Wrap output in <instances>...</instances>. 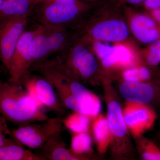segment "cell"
<instances>
[{"instance_id":"obj_29","label":"cell","mask_w":160,"mask_h":160,"mask_svg":"<svg viewBox=\"0 0 160 160\" xmlns=\"http://www.w3.org/2000/svg\"><path fill=\"white\" fill-rule=\"evenodd\" d=\"M156 139V141H157L160 144V130L157 133Z\"/></svg>"},{"instance_id":"obj_15","label":"cell","mask_w":160,"mask_h":160,"mask_svg":"<svg viewBox=\"0 0 160 160\" xmlns=\"http://www.w3.org/2000/svg\"><path fill=\"white\" fill-rule=\"evenodd\" d=\"M46 27L49 56L59 54L65 51L76 35V32L72 29Z\"/></svg>"},{"instance_id":"obj_1","label":"cell","mask_w":160,"mask_h":160,"mask_svg":"<svg viewBox=\"0 0 160 160\" xmlns=\"http://www.w3.org/2000/svg\"><path fill=\"white\" fill-rule=\"evenodd\" d=\"M31 72L42 76L54 87L64 108L91 118L100 114L101 100L76 78L55 58L44 60L32 67Z\"/></svg>"},{"instance_id":"obj_14","label":"cell","mask_w":160,"mask_h":160,"mask_svg":"<svg viewBox=\"0 0 160 160\" xmlns=\"http://www.w3.org/2000/svg\"><path fill=\"white\" fill-rule=\"evenodd\" d=\"M58 132L51 137L41 148L38 155L46 160H84L73 154Z\"/></svg>"},{"instance_id":"obj_26","label":"cell","mask_w":160,"mask_h":160,"mask_svg":"<svg viewBox=\"0 0 160 160\" xmlns=\"http://www.w3.org/2000/svg\"><path fill=\"white\" fill-rule=\"evenodd\" d=\"M148 13L153 18L160 26V9L148 12Z\"/></svg>"},{"instance_id":"obj_9","label":"cell","mask_w":160,"mask_h":160,"mask_svg":"<svg viewBox=\"0 0 160 160\" xmlns=\"http://www.w3.org/2000/svg\"><path fill=\"white\" fill-rule=\"evenodd\" d=\"M119 92L126 102L149 106L160 114V81L129 82L121 81Z\"/></svg>"},{"instance_id":"obj_12","label":"cell","mask_w":160,"mask_h":160,"mask_svg":"<svg viewBox=\"0 0 160 160\" xmlns=\"http://www.w3.org/2000/svg\"><path fill=\"white\" fill-rule=\"evenodd\" d=\"M122 111L128 130L134 139L151 129L158 118L157 113L152 108L132 102H126Z\"/></svg>"},{"instance_id":"obj_11","label":"cell","mask_w":160,"mask_h":160,"mask_svg":"<svg viewBox=\"0 0 160 160\" xmlns=\"http://www.w3.org/2000/svg\"><path fill=\"white\" fill-rule=\"evenodd\" d=\"M124 9L132 36L135 39L149 45L160 39V26L148 12H139L126 5Z\"/></svg>"},{"instance_id":"obj_6","label":"cell","mask_w":160,"mask_h":160,"mask_svg":"<svg viewBox=\"0 0 160 160\" xmlns=\"http://www.w3.org/2000/svg\"><path fill=\"white\" fill-rule=\"evenodd\" d=\"M105 101L107 106V118L111 136L109 149L112 158L117 160L134 158L136 149L132 142L130 132L123 116L116 93L110 84L105 82Z\"/></svg>"},{"instance_id":"obj_23","label":"cell","mask_w":160,"mask_h":160,"mask_svg":"<svg viewBox=\"0 0 160 160\" xmlns=\"http://www.w3.org/2000/svg\"><path fill=\"white\" fill-rule=\"evenodd\" d=\"M143 63L149 67L158 66L160 63V39L149 44L145 49L139 50Z\"/></svg>"},{"instance_id":"obj_22","label":"cell","mask_w":160,"mask_h":160,"mask_svg":"<svg viewBox=\"0 0 160 160\" xmlns=\"http://www.w3.org/2000/svg\"><path fill=\"white\" fill-rule=\"evenodd\" d=\"M136 149L144 160H160V146L154 141L143 136L135 138Z\"/></svg>"},{"instance_id":"obj_19","label":"cell","mask_w":160,"mask_h":160,"mask_svg":"<svg viewBox=\"0 0 160 160\" xmlns=\"http://www.w3.org/2000/svg\"><path fill=\"white\" fill-rule=\"evenodd\" d=\"M0 160H46L35 154L12 138L0 148Z\"/></svg>"},{"instance_id":"obj_28","label":"cell","mask_w":160,"mask_h":160,"mask_svg":"<svg viewBox=\"0 0 160 160\" xmlns=\"http://www.w3.org/2000/svg\"><path fill=\"white\" fill-rule=\"evenodd\" d=\"M43 1H44V0H36V2L37 3V5L38 4H39V3L41 2H42ZM82 1L94 3V4H96V3L102 1V0H82Z\"/></svg>"},{"instance_id":"obj_3","label":"cell","mask_w":160,"mask_h":160,"mask_svg":"<svg viewBox=\"0 0 160 160\" xmlns=\"http://www.w3.org/2000/svg\"><path fill=\"white\" fill-rule=\"evenodd\" d=\"M0 114L18 126L49 118L22 85L9 81H0Z\"/></svg>"},{"instance_id":"obj_21","label":"cell","mask_w":160,"mask_h":160,"mask_svg":"<svg viewBox=\"0 0 160 160\" xmlns=\"http://www.w3.org/2000/svg\"><path fill=\"white\" fill-rule=\"evenodd\" d=\"M92 119L86 114L72 111L62 119V122L63 126L72 133H82L90 131Z\"/></svg>"},{"instance_id":"obj_2","label":"cell","mask_w":160,"mask_h":160,"mask_svg":"<svg viewBox=\"0 0 160 160\" xmlns=\"http://www.w3.org/2000/svg\"><path fill=\"white\" fill-rule=\"evenodd\" d=\"M124 6L119 0H102L96 3L76 30L77 33L91 41L103 42L131 41Z\"/></svg>"},{"instance_id":"obj_7","label":"cell","mask_w":160,"mask_h":160,"mask_svg":"<svg viewBox=\"0 0 160 160\" xmlns=\"http://www.w3.org/2000/svg\"><path fill=\"white\" fill-rule=\"evenodd\" d=\"M34 122L19 126L9 130L8 134L17 142L31 149H39L52 135L62 132V118H49L39 123Z\"/></svg>"},{"instance_id":"obj_24","label":"cell","mask_w":160,"mask_h":160,"mask_svg":"<svg viewBox=\"0 0 160 160\" xmlns=\"http://www.w3.org/2000/svg\"><path fill=\"white\" fill-rule=\"evenodd\" d=\"M148 12L160 9V0H146L142 4Z\"/></svg>"},{"instance_id":"obj_13","label":"cell","mask_w":160,"mask_h":160,"mask_svg":"<svg viewBox=\"0 0 160 160\" xmlns=\"http://www.w3.org/2000/svg\"><path fill=\"white\" fill-rule=\"evenodd\" d=\"M36 28L25 30L15 49L9 70V81L20 84L25 76L30 72L32 66L30 46L35 33Z\"/></svg>"},{"instance_id":"obj_30","label":"cell","mask_w":160,"mask_h":160,"mask_svg":"<svg viewBox=\"0 0 160 160\" xmlns=\"http://www.w3.org/2000/svg\"><path fill=\"white\" fill-rule=\"evenodd\" d=\"M4 0H0V10H1V8H2V6L4 2Z\"/></svg>"},{"instance_id":"obj_4","label":"cell","mask_w":160,"mask_h":160,"mask_svg":"<svg viewBox=\"0 0 160 160\" xmlns=\"http://www.w3.org/2000/svg\"><path fill=\"white\" fill-rule=\"evenodd\" d=\"M55 58L83 84L95 85L105 81L91 43L84 37L76 34L66 50Z\"/></svg>"},{"instance_id":"obj_25","label":"cell","mask_w":160,"mask_h":160,"mask_svg":"<svg viewBox=\"0 0 160 160\" xmlns=\"http://www.w3.org/2000/svg\"><path fill=\"white\" fill-rule=\"evenodd\" d=\"M124 5L128 6H138L142 5L146 0H119Z\"/></svg>"},{"instance_id":"obj_27","label":"cell","mask_w":160,"mask_h":160,"mask_svg":"<svg viewBox=\"0 0 160 160\" xmlns=\"http://www.w3.org/2000/svg\"><path fill=\"white\" fill-rule=\"evenodd\" d=\"M4 131L6 132L7 134V131L0 129V148L4 146L8 142V140L9 139V138H6V136L4 134V133H3Z\"/></svg>"},{"instance_id":"obj_10","label":"cell","mask_w":160,"mask_h":160,"mask_svg":"<svg viewBox=\"0 0 160 160\" xmlns=\"http://www.w3.org/2000/svg\"><path fill=\"white\" fill-rule=\"evenodd\" d=\"M28 18H15L0 21V59L9 71L15 49L26 30Z\"/></svg>"},{"instance_id":"obj_16","label":"cell","mask_w":160,"mask_h":160,"mask_svg":"<svg viewBox=\"0 0 160 160\" xmlns=\"http://www.w3.org/2000/svg\"><path fill=\"white\" fill-rule=\"evenodd\" d=\"M37 5L36 0H4L0 10V21L11 18H28Z\"/></svg>"},{"instance_id":"obj_8","label":"cell","mask_w":160,"mask_h":160,"mask_svg":"<svg viewBox=\"0 0 160 160\" xmlns=\"http://www.w3.org/2000/svg\"><path fill=\"white\" fill-rule=\"evenodd\" d=\"M20 85L29 92L32 98L43 109L48 108L60 117L64 112L56 91L50 82L41 75L29 72Z\"/></svg>"},{"instance_id":"obj_5","label":"cell","mask_w":160,"mask_h":160,"mask_svg":"<svg viewBox=\"0 0 160 160\" xmlns=\"http://www.w3.org/2000/svg\"><path fill=\"white\" fill-rule=\"evenodd\" d=\"M96 4L82 0H44L32 14L39 25L76 30Z\"/></svg>"},{"instance_id":"obj_18","label":"cell","mask_w":160,"mask_h":160,"mask_svg":"<svg viewBox=\"0 0 160 160\" xmlns=\"http://www.w3.org/2000/svg\"><path fill=\"white\" fill-rule=\"evenodd\" d=\"M32 66L36 63L49 57L47 28L43 25H38L30 46Z\"/></svg>"},{"instance_id":"obj_20","label":"cell","mask_w":160,"mask_h":160,"mask_svg":"<svg viewBox=\"0 0 160 160\" xmlns=\"http://www.w3.org/2000/svg\"><path fill=\"white\" fill-rule=\"evenodd\" d=\"M72 134L69 150L75 155L84 160L92 158L90 154L92 151V136L91 131Z\"/></svg>"},{"instance_id":"obj_17","label":"cell","mask_w":160,"mask_h":160,"mask_svg":"<svg viewBox=\"0 0 160 160\" xmlns=\"http://www.w3.org/2000/svg\"><path fill=\"white\" fill-rule=\"evenodd\" d=\"M90 131L99 153L105 154L109 149L111 141L110 132L106 116L99 114L92 118Z\"/></svg>"}]
</instances>
